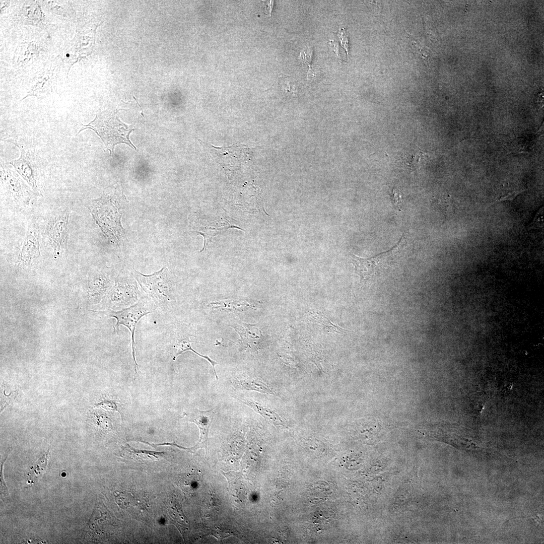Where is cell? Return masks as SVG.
<instances>
[{
    "mask_svg": "<svg viewBox=\"0 0 544 544\" xmlns=\"http://www.w3.org/2000/svg\"><path fill=\"white\" fill-rule=\"evenodd\" d=\"M96 406H100L105 409L119 412L116 403L112 400L104 399L95 404Z\"/></svg>",
    "mask_w": 544,
    "mask_h": 544,
    "instance_id": "ffe728a7",
    "label": "cell"
},
{
    "mask_svg": "<svg viewBox=\"0 0 544 544\" xmlns=\"http://www.w3.org/2000/svg\"><path fill=\"white\" fill-rule=\"evenodd\" d=\"M241 402L260 414L266 421L277 425H283L284 422L280 416L270 408L264 406L260 403L245 397H239Z\"/></svg>",
    "mask_w": 544,
    "mask_h": 544,
    "instance_id": "8fae6325",
    "label": "cell"
},
{
    "mask_svg": "<svg viewBox=\"0 0 544 544\" xmlns=\"http://www.w3.org/2000/svg\"><path fill=\"white\" fill-rule=\"evenodd\" d=\"M83 126L84 127L80 130L79 132L87 128L95 131L110 151V154L113 152L115 146L120 143L127 144L136 150L129 138V134L133 130L132 125L122 122L115 113L97 114L93 121L87 125H83Z\"/></svg>",
    "mask_w": 544,
    "mask_h": 544,
    "instance_id": "6da1fadb",
    "label": "cell"
},
{
    "mask_svg": "<svg viewBox=\"0 0 544 544\" xmlns=\"http://www.w3.org/2000/svg\"><path fill=\"white\" fill-rule=\"evenodd\" d=\"M191 351L197 355L198 356L202 357L207 360L212 365L214 372L217 380H218V376L215 370V366L217 365V363L211 359L209 357L207 356L202 355L197 353L193 349L191 346V341L188 337H184L180 339H178L175 345L174 346V350L173 351L172 359L173 361H175L176 358L182 354L183 353Z\"/></svg>",
    "mask_w": 544,
    "mask_h": 544,
    "instance_id": "4fadbf2b",
    "label": "cell"
},
{
    "mask_svg": "<svg viewBox=\"0 0 544 544\" xmlns=\"http://www.w3.org/2000/svg\"><path fill=\"white\" fill-rule=\"evenodd\" d=\"M215 413L212 409L208 411H200L195 409L189 413H185V416L189 421L195 423L200 431V438L197 444L191 449L207 448L208 434L213 421Z\"/></svg>",
    "mask_w": 544,
    "mask_h": 544,
    "instance_id": "ba28073f",
    "label": "cell"
},
{
    "mask_svg": "<svg viewBox=\"0 0 544 544\" xmlns=\"http://www.w3.org/2000/svg\"><path fill=\"white\" fill-rule=\"evenodd\" d=\"M390 198L395 209L400 211L402 201L400 190L397 188H393L391 192Z\"/></svg>",
    "mask_w": 544,
    "mask_h": 544,
    "instance_id": "d6986e66",
    "label": "cell"
},
{
    "mask_svg": "<svg viewBox=\"0 0 544 544\" xmlns=\"http://www.w3.org/2000/svg\"><path fill=\"white\" fill-rule=\"evenodd\" d=\"M139 296L138 289L134 284L118 281L110 293V299L114 306L122 309L138 302Z\"/></svg>",
    "mask_w": 544,
    "mask_h": 544,
    "instance_id": "52a82bcc",
    "label": "cell"
},
{
    "mask_svg": "<svg viewBox=\"0 0 544 544\" xmlns=\"http://www.w3.org/2000/svg\"><path fill=\"white\" fill-rule=\"evenodd\" d=\"M51 78L46 75L42 77L41 80L38 81L30 91L29 95L38 97L46 96L51 90Z\"/></svg>",
    "mask_w": 544,
    "mask_h": 544,
    "instance_id": "ac0fdd59",
    "label": "cell"
},
{
    "mask_svg": "<svg viewBox=\"0 0 544 544\" xmlns=\"http://www.w3.org/2000/svg\"><path fill=\"white\" fill-rule=\"evenodd\" d=\"M1 181L8 193L17 201H27L30 193L27 187L13 171L1 165Z\"/></svg>",
    "mask_w": 544,
    "mask_h": 544,
    "instance_id": "8992f818",
    "label": "cell"
},
{
    "mask_svg": "<svg viewBox=\"0 0 544 544\" xmlns=\"http://www.w3.org/2000/svg\"><path fill=\"white\" fill-rule=\"evenodd\" d=\"M211 150L216 155L217 162L226 171L237 168L245 160L243 158L245 156L242 152L244 149L241 147L219 148L212 146Z\"/></svg>",
    "mask_w": 544,
    "mask_h": 544,
    "instance_id": "9c48e42d",
    "label": "cell"
},
{
    "mask_svg": "<svg viewBox=\"0 0 544 544\" xmlns=\"http://www.w3.org/2000/svg\"><path fill=\"white\" fill-rule=\"evenodd\" d=\"M4 462V461H3V462L1 463V479L3 480V482H2V481L1 482V491L2 490V493H3V494H5V495H6V494H8V490H7L6 485V484H5L4 481V479H3V467Z\"/></svg>",
    "mask_w": 544,
    "mask_h": 544,
    "instance_id": "603a6c76",
    "label": "cell"
},
{
    "mask_svg": "<svg viewBox=\"0 0 544 544\" xmlns=\"http://www.w3.org/2000/svg\"><path fill=\"white\" fill-rule=\"evenodd\" d=\"M134 276L141 287L156 305L165 306L170 301V284L165 267L148 275L135 270Z\"/></svg>",
    "mask_w": 544,
    "mask_h": 544,
    "instance_id": "3957f363",
    "label": "cell"
},
{
    "mask_svg": "<svg viewBox=\"0 0 544 544\" xmlns=\"http://www.w3.org/2000/svg\"><path fill=\"white\" fill-rule=\"evenodd\" d=\"M17 146L20 149L21 156L19 159L13 160L10 163L33 188H36L35 164L33 157L26 149L19 145Z\"/></svg>",
    "mask_w": 544,
    "mask_h": 544,
    "instance_id": "30bf717a",
    "label": "cell"
},
{
    "mask_svg": "<svg viewBox=\"0 0 544 544\" xmlns=\"http://www.w3.org/2000/svg\"><path fill=\"white\" fill-rule=\"evenodd\" d=\"M209 306L214 309L229 312H241L250 307V304L245 301L229 299L212 302Z\"/></svg>",
    "mask_w": 544,
    "mask_h": 544,
    "instance_id": "5bb4252c",
    "label": "cell"
},
{
    "mask_svg": "<svg viewBox=\"0 0 544 544\" xmlns=\"http://www.w3.org/2000/svg\"><path fill=\"white\" fill-rule=\"evenodd\" d=\"M339 37L341 39L342 45L346 50L347 53L348 54V39L347 35L346 34V31L344 28L340 29Z\"/></svg>",
    "mask_w": 544,
    "mask_h": 544,
    "instance_id": "7402d4cb",
    "label": "cell"
},
{
    "mask_svg": "<svg viewBox=\"0 0 544 544\" xmlns=\"http://www.w3.org/2000/svg\"><path fill=\"white\" fill-rule=\"evenodd\" d=\"M525 190H526V189H521L520 190H516V191H512L511 192L509 193L506 195L502 196L501 198H500L498 200H497L496 201H495L494 202H499L505 201V200L512 201L518 194H519L520 193H521V192H523V191H524Z\"/></svg>",
    "mask_w": 544,
    "mask_h": 544,
    "instance_id": "44dd1931",
    "label": "cell"
},
{
    "mask_svg": "<svg viewBox=\"0 0 544 544\" xmlns=\"http://www.w3.org/2000/svg\"><path fill=\"white\" fill-rule=\"evenodd\" d=\"M148 302L147 300L142 299L134 304L119 311H97L89 310L115 318L117 320L116 323L113 326V330L115 332L119 331V326L121 325L128 329L130 332L132 355L134 363L135 374L137 373V369L138 365L135 359L134 332L136 326L141 318L152 312L151 306Z\"/></svg>",
    "mask_w": 544,
    "mask_h": 544,
    "instance_id": "7a4b0ae2",
    "label": "cell"
},
{
    "mask_svg": "<svg viewBox=\"0 0 544 544\" xmlns=\"http://www.w3.org/2000/svg\"><path fill=\"white\" fill-rule=\"evenodd\" d=\"M48 453L49 449L30 467L27 474L28 484L31 485L36 482L45 470L48 463Z\"/></svg>",
    "mask_w": 544,
    "mask_h": 544,
    "instance_id": "2e32d148",
    "label": "cell"
},
{
    "mask_svg": "<svg viewBox=\"0 0 544 544\" xmlns=\"http://www.w3.org/2000/svg\"><path fill=\"white\" fill-rule=\"evenodd\" d=\"M68 217L69 212L64 211L52 218L48 224L46 234L55 251L66 248Z\"/></svg>",
    "mask_w": 544,
    "mask_h": 544,
    "instance_id": "5b68a950",
    "label": "cell"
},
{
    "mask_svg": "<svg viewBox=\"0 0 544 544\" xmlns=\"http://www.w3.org/2000/svg\"><path fill=\"white\" fill-rule=\"evenodd\" d=\"M404 238L401 237L398 243L390 250L370 258H362L350 254L352 263L361 280L375 277L384 268L389 265L404 245Z\"/></svg>",
    "mask_w": 544,
    "mask_h": 544,
    "instance_id": "277c9868",
    "label": "cell"
},
{
    "mask_svg": "<svg viewBox=\"0 0 544 544\" xmlns=\"http://www.w3.org/2000/svg\"><path fill=\"white\" fill-rule=\"evenodd\" d=\"M39 243L33 232L29 230L26 237L20 252L21 260L31 259L38 256Z\"/></svg>",
    "mask_w": 544,
    "mask_h": 544,
    "instance_id": "7c38bea8",
    "label": "cell"
},
{
    "mask_svg": "<svg viewBox=\"0 0 544 544\" xmlns=\"http://www.w3.org/2000/svg\"><path fill=\"white\" fill-rule=\"evenodd\" d=\"M235 383L239 387L247 390H253L263 393L274 394L272 389L262 381L255 379H238Z\"/></svg>",
    "mask_w": 544,
    "mask_h": 544,
    "instance_id": "9a60e30c",
    "label": "cell"
},
{
    "mask_svg": "<svg viewBox=\"0 0 544 544\" xmlns=\"http://www.w3.org/2000/svg\"><path fill=\"white\" fill-rule=\"evenodd\" d=\"M236 331L239 334L241 339L244 343L253 342L260 338L261 333H258L259 330L256 327L249 324H242L235 327Z\"/></svg>",
    "mask_w": 544,
    "mask_h": 544,
    "instance_id": "e0dca14e",
    "label": "cell"
}]
</instances>
